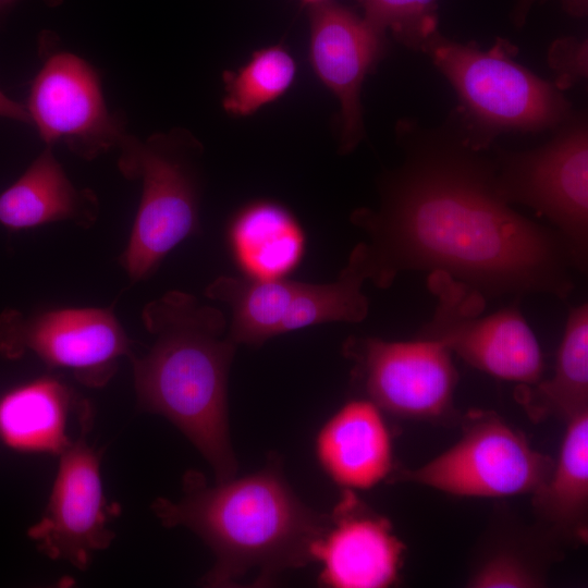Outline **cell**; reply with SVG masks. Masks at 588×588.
Segmentation results:
<instances>
[{"label": "cell", "instance_id": "26", "mask_svg": "<svg viewBox=\"0 0 588 588\" xmlns=\"http://www.w3.org/2000/svg\"><path fill=\"white\" fill-rule=\"evenodd\" d=\"M547 0H517L516 4L512 11V21L513 23L520 27L524 25L527 15L529 14V11L531 7L536 2H544ZM564 8L567 13L577 16L583 17L586 15L588 10V0H562Z\"/></svg>", "mask_w": 588, "mask_h": 588}, {"label": "cell", "instance_id": "15", "mask_svg": "<svg viewBox=\"0 0 588 588\" xmlns=\"http://www.w3.org/2000/svg\"><path fill=\"white\" fill-rule=\"evenodd\" d=\"M329 515V526L313 549L314 562L321 565L322 585L387 588L400 583L406 547L387 517L351 489L343 490Z\"/></svg>", "mask_w": 588, "mask_h": 588}, {"label": "cell", "instance_id": "24", "mask_svg": "<svg viewBox=\"0 0 588 588\" xmlns=\"http://www.w3.org/2000/svg\"><path fill=\"white\" fill-rule=\"evenodd\" d=\"M363 17L378 32L390 30L409 49L421 50L438 30V0H358Z\"/></svg>", "mask_w": 588, "mask_h": 588}, {"label": "cell", "instance_id": "13", "mask_svg": "<svg viewBox=\"0 0 588 588\" xmlns=\"http://www.w3.org/2000/svg\"><path fill=\"white\" fill-rule=\"evenodd\" d=\"M93 413L79 420V434L59 456V467L46 511L28 530L37 549L52 560L85 569L91 556L114 539L112 514L100 473V453L87 442Z\"/></svg>", "mask_w": 588, "mask_h": 588}, {"label": "cell", "instance_id": "4", "mask_svg": "<svg viewBox=\"0 0 588 588\" xmlns=\"http://www.w3.org/2000/svg\"><path fill=\"white\" fill-rule=\"evenodd\" d=\"M117 150L122 175L142 185L128 243L119 258L131 281L138 282L200 230L204 146L191 131L173 127L145 139L128 133Z\"/></svg>", "mask_w": 588, "mask_h": 588}, {"label": "cell", "instance_id": "10", "mask_svg": "<svg viewBox=\"0 0 588 588\" xmlns=\"http://www.w3.org/2000/svg\"><path fill=\"white\" fill-rule=\"evenodd\" d=\"M342 351L353 363V382L382 412L432 424L461 420L454 405L458 372L442 343L422 336L412 341L351 336Z\"/></svg>", "mask_w": 588, "mask_h": 588}, {"label": "cell", "instance_id": "29", "mask_svg": "<svg viewBox=\"0 0 588 588\" xmlns=\"http://www.w3.org/2000/svg\"><path fill=\"white\" fill-rule=\"evenodd\" d=\"M302 4L309 7L326 2L328 0H299Z\"/></svg>", "mask_w": 588, "mask_h": 588}, {"label": "cell", "instance_id": "5", "mask_svg": "<svg viewBox=\"0 0 588 588\" xmlns=\"http://www.w3.org/2000/svg\"><path fill=\"white\" fill-rule=\"evenodd\" d=\"M515 50L503 38L481 50L439 30L422 48L455 89L463 130L479 149H486L500 133L543 131L571 115V103L562 91L517 63Z\"/></svg>", "mask_w": 588, "mask_h": 588}, {"label": "cell", "instance_id": "2", "mask_svg": "<svg viewBox=\"0 0 588 588\" xmlns=\"http://www.w3.org/2000/svg\"><path fill=\"white\" fill-rule=\"evenodd\" d=\"M151 507L163 526L188 528L213 552L216 562L201 579L208 587H233L249 574L254 584H268L314 562V546L330 523L329 514L294 493L277 461L215 486L189 470L177 502L158 498Z\"/></svg>", "mask_w": 588, "mask_h": 588}, {"label": "cell", "instance_id": "1", "mask_svg": "<svg viewBox=\"0 0 588 588\" xmlns=\"http://www.w3.org/2000/svg\"><path fill=\"white\" fill-rule=\"evenodd\" d=\"M397 135L404 159L380 179L378 207L350 217L369 237V281L388 289L401 272L425 270L446 273L486 298L571 294L572 271L579 270L571 244L501 197L494 160L464 130L401 123Z\"/></svg>", "mask_w": 588, "mask_h": 588}, {"label": "cell", "instance_id": "17", "mask_svg": "<svg viewBox=\"0 0 588 588\" xmlns=\"http://www.w3.org/2000/svg\"><path fill=\"white\" fill-rule=\"evenodd\" d=\"M316 455L344 489H369L394 470L393 443L382 411L367 399L345 403L320 429Z\"/></svg>", "mask_w": 588, "mask_h": 588}, {"label": "cell", "instance_id": "9", "mask_svg": "<svg viewBox=\"0 0 588 588\" xmlns=\"http://www.w3.org/2000/svg\"><path fill=\"white\" fill-rule=\"evenodd\" d=\"M427 284L437 306L418 336L492 377L527 385L541 380V347L517 304L482 316L487 298L475 289L440 271L430 272Z\"/></svg>", "mask_w": 588, "mask_h": 588}, {"label": "cell", "instance_id": "28", "mask_svg": "<svg viewBox=\"0 0 588 588\" xmlns=\"http://www.w3.org/2000/svg\"><path fill=\"white\" fill-rule=\"evenodd\" d=\"M20 0H0V15L7 13L14 4ZM49 8H57L61 5L64 0H41Z\"/></svg>", "mask_w": 588, "mask_h": 588}, {"label": "cell", "instance_id": "20", "mask_svg": "<svg viewBox=\"0 0 588 588\" xmlns=\"http://www.w3.org/2000/svg\"><path fill=\"white\" fill-rule=\"evenodd\" d=\"M558 461L548 480L531 493L535 522L566 546L588 539V411L566 421Z\"/></svg>", "mask_w": 588, "mask_h": 588}, {"label": "cell", "instance_id": "22", "mask_svg": "<svg viewBox=\"0 0 588 588\" xmlns=\"http://www.w3.org/2000/svg\"><path fill=\"white\" fill-rule=\"evenodd\" d=\"M515 399L531 420L555 416L564 421L588 411V305L568 314L553 376L517 384Z\"/></svg>", "mask_w": 588, "mask_h": 588}, {"label": "cell", "instance_id": "19", "mask_svg": "<svg viewBox=\"0 0 588 588\" xmlns=\"http://www.w3.org/2000/svg\"><path fill=\"white\" fill-rule=\"evenodd\" d=\"M87 403L52 377L17 385L0 397V441L17 453L60 455L75 440L71 416Z\"/></svg>", "mask_w": 588, "mask_h": 588}, {"label": "cell", "instance_id": "25", "mask_svg": "<svg viewBox=\"0 0 588 588\" xmlns=\"http://www.w3.org/2000/svg\"><path fill=\"white\" fill-rule=\"evenodd\" d=\"M548 63L554 73V85L562 91L588 74L587 39L559 38L548 51Z\"/></svg>", "mask_w": 588, "mask_h": 588}, {"label": "cell", "instance_id": "21", "mask_svg": "<svg viewBox=\"0 0 588 588\" xmlns=\"http://www.w3.org/2000/svg\"><path fill=\"white\" fill-rule=\"evenodd\" d=\"M233 256L246 273L256 280L284 278L301 261L305 237L303 230L283 205L257 199L243 206L229 226Z\"/></svg>", "mask_w": 588, "mask_h": 588}, {"label": "cell", "instance_id": "12", "mask_svg": "<svg viewBox=\"0 0 588 588\" xmlns=\"http://www.w3.org/2000/svg\"><path fill=\"white\" fill-rule=\"evenodd\" d=\"M133 342L111 308H61L26 316L0 315V354L38 357L49 368L70 370L90 388L106 385L122 357L133 356Z\"/></svg>", "mask_w": 588, "mask_h": 588}, {"label": "cell", "instance_id": "6", "mask_svg": "<svg viewBox=\"0 0 588 588\" xmlns=\"http://www.w3.org/2000/svg\"><path fill=\"white\" fill-rule=\"evenodd\" d=\"M369 278L367 244L358 243L332 282L222 275L207 286L205 295L230 306L228 335L237 346H260L275 335L315 324L363 321L369 302L362 287Z\"/></svg>", "mask_w": 588, "mask_h": 588}, {"label": "cell", "instance_id": "11", "mask_svg": "<svg viewBox=\"0 0 588 588\" xmlns=\"http://www.w3.org/2000/svg\"><path fill=\"white\" fill-rule=\"evenodd\" d=\"M495 163L501 197L547 218L571 244L581 272L588 254V130L571 121L548 144L503 152Z\"/></svg>", "mask_w": 588, "mask_h": 588}, {"label": "cell", "instance_id": "27", "mask_svg": "<svg viewBox=\"0 0 588 588\" xmlns=\"http://www.w3.org/2000/svg\"><path fill=\"white\" fill-rule=\"evenodd\" d=\"M0 117L32 124L26 106L8 97L0 89Z\"/></svg>", "mask_w": 588, "mask_h": 588}, {"label": "cell", "instance_id": "23", "mask_svg": "<svg viewBox=\"0 0 588 588\" xmlns=\"http://www.w3.org/2000/svg\"><path fill=\"white\" fill-rule=\"evenodd\" d=\"M296 74V60L285 46L259 48L238 69L222 73V109L233 118L250 117L283 97Z\"/></svg>", "mask_w": 588, "mask_h": 588}, {"label": "cell", "instance_id": "18", "mask_svg": "<svg viewBox=\"0 0 588 588\" xmlns=\"http://www.w3.org/2000/svg\"><path fill=\"white\" fill-rule=\"evenodd\" d=\"M99 212L95 192L75 186L49 146L0 194V223L10 230L60 221L89 228Z\"/></svg>", "mask_w": 588, "mask_h": 588}, {"label": "cell", "instance_id": "8", "mask_svg": "<svg viewBox=\"0 0 588 588\" xmlns=\"http://www.w3.org/2000/svg\"><path fill=\"white\" fill-rule=\"evenodd\" d=\"M41 66L35 75L26 109L46 146L63 144L86 161L118 149L130 133L122 111H110L98 71L84 58L59 46L58 36L38 38Z\"/></svg>", "mask_w": 588, "mask_h": 588}, {"label": "cell", "instance_id": "16", "mask_svg": "<svg viewBox=\"0 0 588 588\" xmlns=\"http://www.w3.org/2000/svg\"><path fill=\"white\" fill-rule=\"evenodd\" d=\"M563 542L539 523L525 522L506 504H495L474 546L465 587L541 588L564 556Z\"/></svg>", "mask_w": 588, "mask_h": 588}, {"label": "cell", "instance_id": "3", "mask_svg": "<svg viewBox=\"0 0 588 588\" xmlns=\"http://www.w3.org/2000/svg\"><path fill=\"white\" fill-rule=\"evenodd\" d=\"M155 338L130 359L138 407L170 420L199 451L217 481L235 476L228 417V378L237 345L221 309L170 291L143 313Z\"/></svg>", "mask_w": 588, "mask_h": 588}, {"label": "cell", "instance_id": "7", "mask_svg": "<svg viewBox=\"0 0 588 588\" xmlns=\"http://www.w3.org/2000/svg\"><path fill=\"white\" fill-rule=\"evenodd\" d=\"M462 436L416 468L395 467L389 482H408L452 495L506 498L531 494L550 477L554 460L492 411L461 417Z\"/></svg>", "mask_w": 588, "mask_h": 588}, {"label": "cell", "instance_id": "14", "mask_svg": "<svg viewBox=\"0 0 588 588\" xmlns=\"http://www.w3.org/2000/svg\"><path fill=\"white\" fill-rule=\"evenodd\" d=\"M385 51V35L335 1L309 7L308 59L340 105L339 151L352 152L365 136L362 87Z\"/></svg>", "mask_w": 588, "mask_h": 588}]
</instances>
